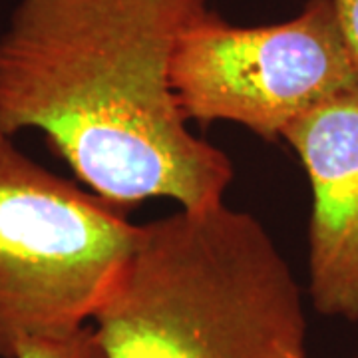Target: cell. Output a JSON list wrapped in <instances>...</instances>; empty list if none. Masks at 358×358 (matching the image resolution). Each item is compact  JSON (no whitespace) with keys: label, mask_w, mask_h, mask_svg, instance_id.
<instances>
[{"label":"cell","mask_w":358,"mask_h":358,"mask_svg":"<svg viewBox=\"0 0 358 358\" xmlns=\"http://www.w3.org/2000/svg\"><path fill=\"white\" fill-rule=\"evenodd\" d=\"M138 237L122 207L0 134V358L88 327Z\"/></svg>","instance_id":"obj_3"},{"label":"cell","mask_w":358,"mask_h":358,"mask_svg":"<svg viewBox=\"0 0 358 358\" xmlns=\"http://www.w3.org/2000/svg\"><path fill=\"white\" fill-rule=\"evenodd\" d=\"M313 192L308 294L322 317L358 322V92L285 129Z\"/></svg>","instance_id":"obj_5"},{"label":"cell","mask_w":358,"mask_h":358,"mask_svg":"<svg viewBox=\"0 0 358 358\" xmlns=\"http://www.w3.org/2000/svg\"><path fill=\"white\" fill-rule=\"evenodd\" d=\"M16 358H100V355L88 324L74 333L32 338L18 350Z\"/></svg>","instance_id":"obj_6"},{"label":"cell","mask_w":358,"mask_h":358,"mask_svg":"<svg viewBox=\"0 0 358 358\" xmlns=\"http://www.w3.org/2000/svg\"><path fill=\"white\" fill-rule=\"evenodd\" d=\"M171 84L187 122H231L275 141L322 103L357 94L358 62L333 0H308L279 24L233 26L207 13L181 34Z\"/></svg>","instance_id":"obj_4"},{"label":"cell","mask_w":358,"mask_h":358,"mask_svg":"<svg viewBox=\"0 0 358 358\" xmlns=\"http://www.w3.org/2000/svg\"><path fill=\"white\" fill-rule=\"evenodd\" d=\"M357 358H358V357H357Z\"/></svg>","instance_id":"obj_8"},{"label":"cell","mask_w":358,"mask_h":358,"mask_svg":"<svg viewBox=\"0 0 358 358\" xmlns=\"http://www.w3.org/2000/svg\"><path fill=\"white\" fill-rule=\"evenodd\" d=\"M346 42L358 62V0H333Z\"/></svg>","instance_id":"obj_7"},{"label":"cell","mask_w":358,"mask_h":358,"mask_svg":"<svg viewBox=\"0 0 358 358\" xmlns=\"http://www.w3.org/2000/svg\"><path fill=\"white\" fill-rule=\"evenodd\" d=\"M209 0H20L0 38V134L40 129L76 178L126 209L223 201L225 152L193 134L171 62Z\"/></svg>","instance_id":"obj_1"},{"label":"cell","mask_w":358,"mask_h":358,"mask_svg":"<svg viewBox=\"0 0 358 358\" xmlns=\"http://www.w3.org/2000/svg\"><path fill=\"white\" fill-rule=\"evenodd\" d=\"M90 329L100 358H308L293 271L225 201L138 225Z\"/></svg>","instance_id":"obj_2"}]
</instances>
